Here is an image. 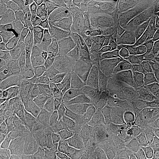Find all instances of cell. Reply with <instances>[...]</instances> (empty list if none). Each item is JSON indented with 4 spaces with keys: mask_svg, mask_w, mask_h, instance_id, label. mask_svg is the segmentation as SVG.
Here are the masks:
<instances>
[{
    "mask_svg": "<svg viewBox=\"0 0 159 159\" xmlns=\"http://www.w3.org/2000/svg\"><path fill=\"white\" fill-rule=\"evenodd\" d=\"M156 102L138 91L117 95L114 107L119 159L139 156L147 145Z\"/></svg>",
    "mask_w": 159,
    "mask_h": 159,
    "instance_id": "cell-1",
    "label": "cell"
},
{
    "mask_svg": "<svg viewBox=\"0 0 159 159\" xmlns=\"http://www.w3.org/2000/svg\"><path fill=\"white\" fill-rule=\"evenodd\" d=\"M54 68L51 43L31 31L6 58L0 60V85L18 87L40 82Z\"/></svg>",
    "mask_w": 159,
    "mask_h": 159,
    "instance_id": "cell-2",
    "label": "cell"
},
{
    "mask_svg": "<svg viewBox=\"0 0 159 159\" xmlns=\"http://www.w3.org/2000/svg\"><path fill=\"white\" fill-rule=\"evenodd\" d=\"M86 52L85 74L91 96L97 95L107 110L115 107L117 94L109 75L111 52L107 44L102 25L95 24L87 35L82 39Z\"/></svg>",
    "mask_w": 159,
    "mask_h": 159,
    "instance_id": "cell-3",
    "label": "cell"
},
{
    "mask_svg": "<svg viewBox=\"0 0 159 159\" xmlns=\"http://www.w3.org/2000/svg\"><path fill=\"white\" fill-rule=\"evenodd\" d=\"M43 84L55 115L68 127L75 111L87 96L83 86L69 72L57 67L43 78Z\"/></svg>",
    "mask_w": 159,
    "mask_h": 159,
    "instance_id": "cell-4",
    "label": "cell"
},
{
    "mask_svg": "<svg viewBox=\"0 0 159 159\" xmlns=\"http://www.w3.org/2000/svg\"><path fill=\"white\" fill-rule=\"evenodd\" d=\"M0 120L11 136V147L21 153L43 130L52 125L59 127L52 114L40 109L4 111L0 112Z\"/></svg>",
    "mask_w": 159,
    "mask_h": 159,
    "instance_id": "cell-5",
    "label": "cell"
},
{
    "mask_svg": "<svg viewBox=\"0 0 159 159\" xmlns=\"http://www.w3.org/2000/svg\"><path fill=\"white\" fill-rule=\"evenodd\" d=\"M127 53L147 72L159 69V14L154 8L133 23Z\"/></svg>",
    "mask_w": 159,
    "mask_h": 159,
    "instance_id": "cell-6",
    "label": "cell"
},
{
    "mask_svg": "<svg viewBox=\"0 0 159 159\" xmlns=\"http://www.w3.org/2000/svg\"><path fill=\"white\" fill-rule=\"evenodd\" d=\"M19 14L23 16L28 29L46 37L50 43L72 35L64 19L44 1L26 0Z\"/></svg>",
    "mask_w": 159,
    "mask_h": 159,
    "instance_id": "cell-7",
    "label": "cell"
},
{
    "mask_svg": "<svg viewBox=\"0 0 159 159\" xmlns=\"http://www.w3.org/2000/svg\"><path fill=\"white\" fill-rule=\"evenodd\" d=\"M55 67L69 72L83 86L87 96H91L85 74L86 52L82 41L75 35L55 39L51 43Z\"/></svg>",
    "mask_w": 159,
    "mask_h": 159,
    "instance_id": "cell-8",
    "label": "cell"
},
{
    "mask_svg": "<svg viewBox=\"0 0 159 159\" xmlns=\"http://www.w3.org/2000/svg\"><path fill=\"white\" fill-rule=\"evenodd\" d=\"M19 109H40L55 117L60 127L64 126L57 118L48 101L43 81L18 87H1L0 90V112Z\"/></svg>",
    "mask_w": 159,
    "mask_h": 159,
    "instance_id": "cell-9",
    "label": "cell"
},
{
    "mask_svg": "<svg viewBox=\"0 0 159 159\" xmlns=\"http://www.w3.org/2000/svg\"><path fill=\"white\" fill-rule=\"evenodd\" d=\"M106 107L97 95L86 96L75 111L68 126V133L64 148L85 149L86 141Z\"/></svg>",
    "mask_w": 159,
    "mask_h": 159,
    "instance_id": "cell-10",
    "label": "cell"
},
{
    "mask_svg": "<svg viewBox=\"0 0 159 159\" xmlns=\"http://www.w3.org/2000/svg\"><path fill=\"white\" fill-rule=\"evenodd\" d=\"M145 68L128 53L111 54L109 75L117 94L134 90L146 75Z\"/></svg>",
    "mask_w": 159,
    "mask_h": 159,
    "instance_id": "cell-11",
    "label": "cell"
},
{
    "mask_svg": "<svg viewBox=\"0 0 159 159\" xmlns=\"http://www.w3.org/2000/svg\"><path fill=\"white\" fill-rule=\"evenodd\" d=\"M68 128L50 126L35 136L21 153V159H60Z\"/></svg>",
    "mask_w": 159,
    "mask_h": 159,
    "instance_id": "cell-12",
    "label": "cell"
},
{
    "mask_svg": "<svg viewBox=\"0 0 159 159\" xmlns=\"http://www.w3.org/2000/svg\"><path fill=\"white\" fill-rule=\"evenodd\" d=\"M133 23L119 5L103 21L102 30L111 54L127 53V43Z\"/></svg>",
    "mask_w": 159,
    "mask_h": 159,
    "instance_id": "cell-13",
    "label": "cell"
},
{
    "mask_svg": "<svg viewBox=\"0 0 159 159\" xmlns=\"http://www.w3.org/2000/svg\"><path fill=\"white\" fill-rule=\"evenodd\" d=\"M31 32L17 11H0V60L6 58Z\"/></svg>",
    "mask_w": 159,
    "mask_h": 159,
    "instance_id": "cell-14",
    "label": "cell"
},
{
    "mask_svg": "<svg viewBox=\"0 0 159 159\" xmlns=\"http://www.w3.org/2000/svg\"><path fill=\"white\" fill-rule=\"evenodd\" d=\"M53 7L67 23L70 28L72 35L80 39H83L91 30L94 24L90 23L86 18L89 1H78V0H47L44 1Z\"/></svg>",
    "mask_w": 159,
    "mask_h": 159,
    "instance_id": "cell-15",
    "label": "cell"
},
{
    "mask_svg": "<svg viewBox=\"0 0 159 159\" xmlns=\"http://www.w3.org/2000/svg\"><path fill=\"white\" fill-rule=\"evenodd\" d=\"M119 6L114 0H92L89 1L86 18L92 24H103V21Z\"/></svg>",
    "mask_w": 159,
    "mask_h": 159,
    "instance_id": "cell-16",
    "label": "cell"
},
{
    "mask_svg": "<svg viewBox=\"0 0 159 159\" xmlns=\"http://www.w3.org/2000/svg\"><path fill=\"white\" fill-rule=\"evenodd\" d=\"M129 159H159V102H156L154 107L151 132L147 145L139 156Z\"/></svg>",
    "mask_w": 159,
    "mask_h": 159,
    "instance_id": "cell-17",
    "label": "cell"
},
{
    "mask_svg": "<svg viewBox=\"0 0 159 159\" xmlns=\"http://www.w3.org/2000/svg\"><path fill=\"white\" fill-rule=\"evenodd\" d=\"M118 3L132 23L148 14L154 5V1L152 0H119Z\"/></svg>",
    "mask_w": 159,
    "mask_h": 159,
    "instance_id": "cell-18",
    "label": "cell"
},
{
    "mask_svg": "<svg viewBox=\"0 0 159 159\" xmlns=\"http://www.w3.org/2000/svg\"><path fill=\"white\" fill-rule=\"evenodd\" d=\"M134 91L141 92L155 102H159V69L156 71L146 72Z\"/></svg>",
    "mask_w": 159,
    "mask_h": 159,
    "instance_id": "cell-19",
    "label": "cell"
},
{
    "mask_svg": "<svg viewBox=\"0 0 159 159\" xmlns=\"http://www.w3.org/2000/svg\"><path fill=\"white\" fill-rule=\"evenodd\" d=\"M60 159H88L85 149L64 148Z\"/></svg>",
    "mask_w": 159,
    "mask_h": 159,
    "instance_id": "cell-20",
    "label": "cell"
},
{
    "mask_svg": "<svg viewBox=\"0 0 159 159\" xmlns=\"http://www.w3.org/2000/svg\"><path fill=\"white\" fill-rule=\"evenodd\" d=\"M11 136L7 130L0 124V150H4L11 147Z\"/></svg>",
    "mask_w": 159,
    "mask_h": 159,
    "instance_id": "cell-21",
    "label": "cell"
},
{
    "mask_svg": "<svg viewBox=\"0 0 159 159\" xmlns=\"http://www.w3.org/2000/svg\"><path fill=\"white\" fill-rule=\"evenodd\" d=\"M0 159H21V152L9 147L0 151Z\"/></svg>",
    "mask_w": 159,
    "mask_h": 159,
    "instance_id": "cell-22",
    "label": "cell"
}]
</instances>
